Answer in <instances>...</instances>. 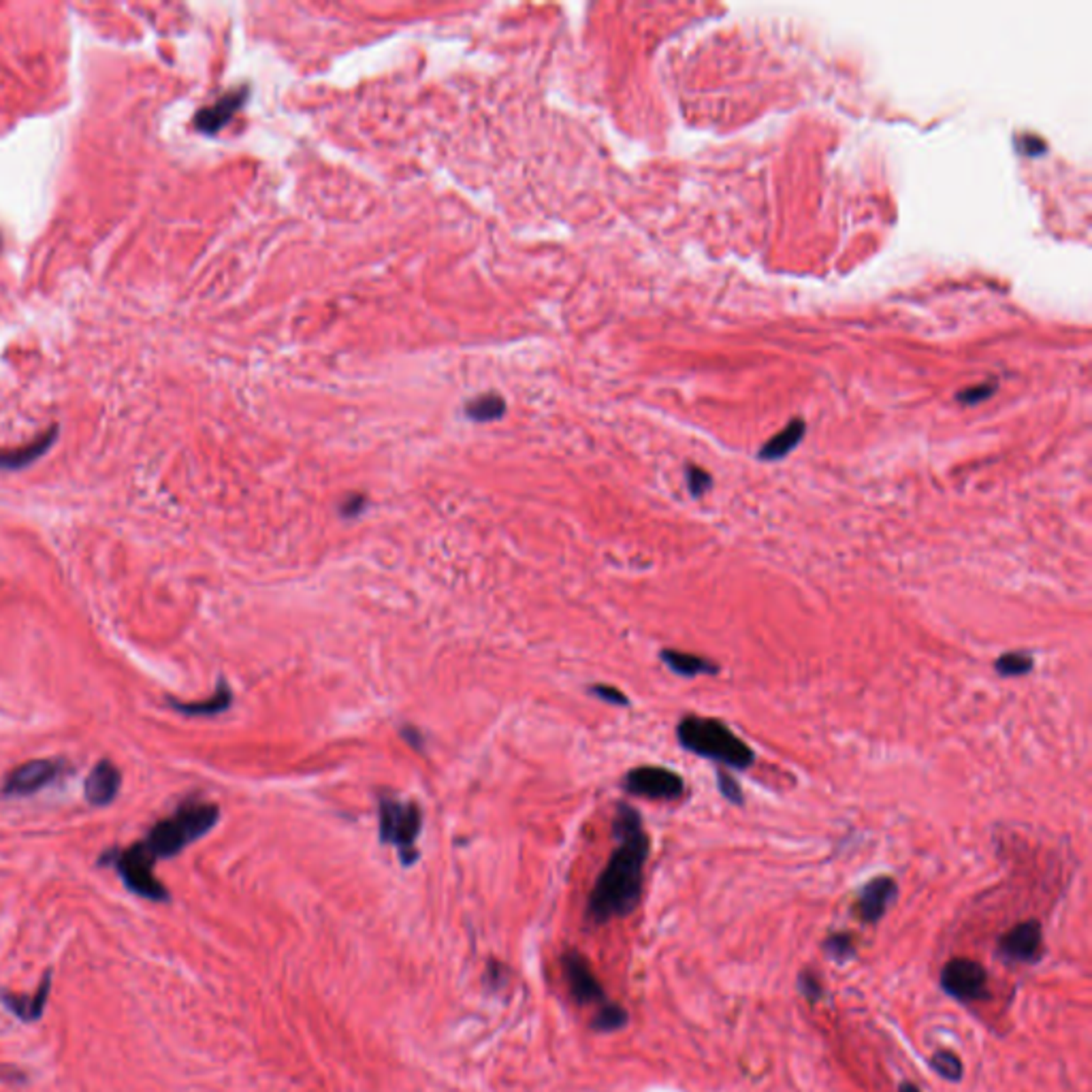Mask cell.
Wrapping results in <instances>:
<instances>
[{"label":"cell","instance_id":"2","mask_svg":"<svg viewBox=\"0 0 1092 1092\" xmlns=\"http://www.w3.org/2000/svg\"><path fill=\"white\" fill-rule=\"evenodd\" d=\"M676 740L690 753L729 770H747L755 764V751L722 719L685 715L676 723Z\"/></svg>","mask_w":1092,"mask_h":1092},{"label":"cell","instance_id":"8","mask_svg":"<svg viewBox=\"0 0 1092 1092\" xmlns=\"http://www.w3.org/2000/svg\"><path fill=\"white\" fill-rule=\"evenodd\" d=\"M1043 926L1039 920L1018 922L1016 926L1001 934L996 943V956L1010 964H1035L1043 958Z\"/></svg>","mask_w":1092,"mask_h":1092},{"label":"cell","instance_id":"7","mask_svg":"<svg viewBox=\"0 0 1092 1092\" xmlns=\"http://www.w3.org/2000/svg\"><path fill=\"white\" fill-rule=\"evenodd\" d=\"M623 790L647 800L675 802L685 796V779L664 766H638L623 776Z\"/></svg>","mask_w":1092,"mask_h":1092},{"label":"cell","instance_id":"16","mask_svg":"<svg viewBox=\"0 0 1092 1092\" xmlns=\"http://www.w3.org/2000/svg\"><path fill=\"white\" fill-rule=\"evenodd\" d=\"M805 432H807L805 421L796 418V421H792L785 429H781V432L776 433L775 438H770L768 442H766L762 448H760L758 456L762 461H779V459H784V456L790 455L792 450H794L796 446L800 444V440L805 438Z\"/></svg>","mask_w":1092,"mask_h":1092},{"label":"cell","instance_id":"22","mask_svg":"<svg viewBox=\"0 0 1092 1092\" xmlns=\"http://www.w3.org/2000/svg\"><path fill=\"white\" fill-rule=\"evenodd\" d=\"M928 1065L945 1081H960L964 1075L963 1060L952 1049H937L928 1060Z\"/></svg>","mask_w":1092,"mask_h":1092},{"label":"cell","instance_id":"23","mask_svg":"<svg viewBox=\"0 0 1092 1092\" xmlns=\"http://www.w3.org/2000/svg\"><path fill=\"white\" fill-rule=\"evenodd\" d=\"M503 412H506V402L497 395L476 397L465 406L467 417L474 418V421H480V423L495 421V418H500Z\"/></svg>","mask_w":1092,"mask_h":1092},{"label":"cell","instance_id":"1","mask_svg":"<svg viewBox=\"0 0 1092 1092\" xmlns=\"http://www.w3.org/2000/svg\"><path fill=\"white\" fill-rule=\"evenodd\" d=\"M612 834L617 847L593 884L587 899V922L604 926L632 916L643 899L644 866L651 854V838L640 813L628 802H619Z\"/></svg>","mask_w":1092,"mask_h":1092},{"label":"cell","instance_id":"11","mask_svg":"<svg viewBox=\"0 0 1092 1092\" xmlns=\"http://www.w3.org/2000/svg\"><path fill=\"white\" fill-rule=\"evenodd\" d=\"M62 764L54 760H30L13 770L12 775L4 779L3 794L4 796H28L33 792H39L41 787L56 779L60 775Z\"/></svg>","mask_w":1092,"mask_h":1092},{"label":"cell","instance_id":"29","mask_svg":"<svg viewBox=\"0 0 1092 1092\" xmlns=\"http://www.w3.org/2000/svg\"><path fill=\"white\" fill-rule=\"evenodd\" d=\"M363 508H365V497L353 495L341 503V514H344V517H356V514L363 511Z\"/></svg>","mask_w":1092,"mask_h":1092},{"label":"cell","instance_id":"12","mask_svg":"<svg viewBox=\"0 0 1092 1092\" xmlns=\"http://www.w3.org/2000/svg\"><path fill=\"white\" fill-rule=\"evenodd\" d=\"M50 992H51V971H45L39 988H36L33 994H12V992H3V994H0V1001H3V1005L7 1007L13 1016H18L22 1022L30 1024V1022H36L41 1016H43V1011L47 1007V999H50Z\"/></svg>","mask_w":1092,"mask_h":1092},{"label":"cell","instance_id":"13","mask_svg":"<svg viewBox=\"0 0 1092 1092\" xmlns=\"http://www.w3.org/2000/svg\"><path fill=\"white\" fill-rule=\"evenodd\" d=\"M118 790H120V770L115 768L112 762H107V760H103V762H98L97 766H94L90 776L86 779V785H83L86 798L94 807L109 805V802L118 796Z\"/></svg>","mask_w":1092,"mask_h":1092},{"label":"cell","instance_id":"10","mask_svg":"<svg viewBox=\"0 0 1092 1092\" xmlns=\"http://www.w3.org/2000/svg\"><path fill=\"white\" fill-rule=\"evenodd\" d=\"M896 899H899V884L894 877L879 875L862 885L854 909L864 924H877L884 920Z\"/></svg>","mask_w":1092,"mask_h":1092},{"label":"cell","instance_id":"6","mask_svg":"<svg viewBox=\"0 0 1092 1092\" xmlns=\"http://www.w3.org/2000/svg\"><path fill=\"white\" fill-rule=\"evenodd\" d=\"M939 986L949 999L969 1005V1002L986 1001L988 992V971L978 960L956 956L948 960L939 975Z\"/></svg>","mask_w":1092,"mask_h":1092},{"label":"cell","instance_id":"25","mask_svg":"<svg viewBox=\"0 0 1092 1092\" xmlns=\"http://www.w3.org/2000/svg\"><path fill=\"white\" fill-rule=\"evenodd\" d=\"M685 480H687V489H690L691 497H702L713 489V476L698 465L687 467Z\"/></svg>","mask_w":1092,"mask_h":1092},{"label":"cell","instance_id":"28","mask_svg":"<svg viewBox=\"0 0 1092 1092\" xmlns=\"http://www.w3.org/2000/svg\"><path fill=\"white\" fill-rule=\"evenodd\" d=\"M992 391H994V386L981 385V386L967 388V391H963L958 395V399H960V402H964V403H978L979 399H986L988 395H992Z\"/></svg>","mask_w":1092,"mask_h":1092},{"label":"cell","instance_id":"15","mask_svg":"<svg viewBox=\"0 0 1092 1092\" xmlns=\"http://www.w3.org/2000/svg\"><path fill=\"white\" fill-rule=\"evenodd\" d=\"M246 94H248L246 88H241V90H233V92H229L224 98H220V101L214 103L212 107L201 109V112L197 113L199 129H201L203 133H216V130L222 129V126L233 118V113L241 107V103L246 101Z\"/></svg>","mask_w":1092,"mask_h":1092},{"label":"cell","instance_id":"24","mask_svg":"<svg viewBox=\"0 0 1092 1092\" xmlns=\"http://www.w3.org/2000/svg\"><path fill=\"white\" fill-rule=\"evenodd\" d=\"M796 988H798V992H800L802 996H805L808 1002H811V1005H815V1002H819V1001L823 999V984H822V979H819V975L813 973L811 969H805V971H800V973H798Z\"/></svg>","mask_w":1092,"mask_h":1092},{"label":"cell","instance_id":"5","mask_svg":"<svg viewBox=\"0 0 1092 1092\" xmlns=\"http://www.w3.org/2000/svg\"><path fill=\"white\" fill-rule=\"evenodd\" d=\"M103 860L105 864H113L115 869H118L124 885L129 887L130 892H135L136 896L154 902L169 901V892H167V887L162 885L154 875V855L145 849L144 843H136L133 847L124 849V852H115L113 858L105 855V858H101V862Z\"/></svg>","mask_w":1092,"mask_h":1092},{"label":"cell","instance_id":"27","mask_svg":"<svg viewBox=\"0 0 1092 1092\" xmlns=\"http://www.w3.org/2000/svg\"><path fill=\"white\" fill-rule=\"evenodd\" d=\"M589 694L600 698V700L606 702V705L629 706V698L623 694L621 690H617V687H612V685H591Z\"/></svg>","mask_w":1092,"mask_h":1092},{"label":"cell","instance_id":"20","mask_svg":"<svg viewBox=\"0 0 1092 1092\" xmlns=\"http://www.w3.org/2000/svg\"><path fill=\"white\" fill-rule=\"evenodd\" d=\"M628 1022H629L628 1011L623 1010L621 1005H617V1002L608 1001L606 1005L600 1007V1010H596V1016H593V1020H591V1028L597 1033H614V1031L626 1028Z\"/></svg>","mask_w":1092,"mask_h":1092},{"label":"cell","instance_id":"26","mask_svg":"<svg viewBox=\"0 0 1092 1092\" xmlns=\"http://www.w3.org/2000/svg\"><path fill=\"white\" fill-rule=\"evenodd\" d=\"M717 787H719V794L723 796V800H728L729 805H737L743 807L745 805V792L743 787L734 776H729L726 770H717Z\"/></svg>","mask_w":1092,"mask_h":1092},{"label":"cell","instance_id":"19","mask_svg":"<svg viewBox=\"0 0 1092 1092\" xmlns=\"http://www.w3.org/2000/svg\"><path fill=\"white\" fill-rule=\"evenodd\" d=\"M54 438H56V432H50L30 446H24V448H18V450H7V453H0V467H4V470H20V467L33 464L35 459H39V456L50 448L51 442H54Z\"/></svg>","mask_w":1092,"mask_h":1092},{"label":"cell","instance_id":"17","mask_svg":"<svg viewBox=\"0 0 1092 1092\" xmlns=\"http://www.w3.org/2000/svg\"><path fill=\"white\" fill-rule=\"evenodd\" d=\"M230 702H233V694H230V690L227 687V682L220 681L218 691L212 698H207V700L203 702H176L171 700V706L176 708V711L183 713V715H218V713H224L230 706Z\"/></svg>","mask_w":1092,"mask_h":1092},{"label":"cell","instance_id":"14","mask_svg":"<svg viewBox=\"0 0 1092 1092\" xmlns=\"http://www.w3.org/2000/svg\"><path fill=\"white\" fill-rule=\"evenodd\" d=\"M659 658L675 675L685 676V679H696V676H717L722 672V666L717 661L705 658V655L682 653L675 649H661Z\"/></svg>","mask_w":1092,"mask_h":1092},{"label":"cell","instance_id":"9","mask_svg":"<svg viewBox=\"0 0 1092 1092\" xmlns=\"http://www.w3.org/2000/svg\"><path fill=\"white\" fill-rule=\"evenodd\" d=\"M561 969H564V978L568 981V990L579 1005L582 1007H596L600 1010L608 1002L606 992H604L600 979L596 978L585 956L576 949H568L561 958Z\"/></svg>","mask_w":1092,"mask_h":1092},{"label":"cell","instance_id":"18","mask_svg":"<svg viewBox=\"0 0 1092 1092\" xmlns=\"http://www.w3.org/2000/svg\"><path fill=\"white\" fill-rule=\"evenodd\" d=\"M1035 668V658L1028 651H1007L994 659V672L1001 679H1022Z\"/></svg>","mask_w":1092,"mask_h":1092},{"label":"cell","instance_id":"4","mask_svg":"<svg viewBox=\"0 0 1092 1092\" xmlns=\"http://www.w3.org/2000/svg\"><path fill=\"white\" fill-rule=\"evenodd\" d=\"M378 828H380V841L397 847L403 866L417 862L421 855L417 849V838L423 828L421 807L414 802L382 796L378 805Z\"/></svg>","mask_w":1092,"mask_h":1092},{"label":"cell","instance_id":"21","mask_svg":"<svg viewBox=\"0 0 1092 1092\" xmlns=\"http://www.w3.org/2000/svg\"><path fill=\"white\" fill-rule=\"evenodd\" d=\"M822 949H823V954L828 956V958L834 960V963H838V964L849 963V960H854L855 956H858V948H855V939H854V934H849V932L828 934V937L823 939Z\"/></svg>","mask_w":1092,"mask_h":1092},{"label":"cell","instance_id":"30","mask_svg":"<svg viewBox=\"0 0 1092 1092\" xmlns=\"http://www.w3.org/2000/svg\"><path fill=\"white\" fill-rule=\"evenodd\" d=\"M402 737L406 738V740H410V745H414V747L423 749V738H421V734H418V729H414V728H403V729H402Z\"/></svg>","mask_w":1092,"mask_h":1092},{"label":"cell","instance_id":"31","mask_svg":"<svg viewBox=\"0 0 1092 1092\" xmlns=\"http://www.w3.org/2000/svg\"><path fill=\"white\" fill-rule=\"evenodd\" d=\"M899 1092H922V1090L917 1088V1086L913 1084V1081H901Z\"/></svg>","mask_w":1092,"mask_h":1092},{"label":"cell","instance_id":"3","mask_svg":"<svg viewBox=\"0 0 1092 1092\" xmlns=\"http://www.w3.org/2000/svg\"><path fill=\"white\" fill-rule=\"evenodd\" d=\"M220 819V808L212 802L191 800L182 805L171 817L162 819L152 828L144 845L154 860L173 858L188 845L205 837Z\"/></svg>","mask_w":1092,"mask_h":1092}]
</instances>
